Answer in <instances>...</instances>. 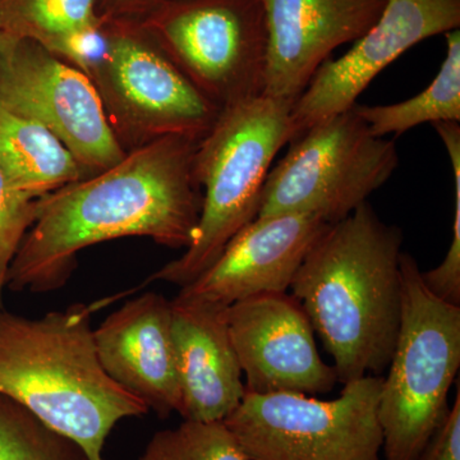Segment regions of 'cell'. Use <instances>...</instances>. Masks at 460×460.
<instances>
[{"label": "cell", "mask_w": 460, "mask_h": 460, "mask_svg": "<svg viewBox=\"0 0 460 460\" xmlns=\"http://www.w3.org/2000/svg\"><path fill=\"white\" fill-rule=\"evenodd\" d=\"M38 199L16 189L0 169V308H4L9 268L35 222Z\"/></svg>", "instance_id": "23"}, {"label": "cell", "mask_w": 460, "mask_h": 460, "mask_svg": "<svg viewBox=\"0 0 460 460\" xmlns=\"http://www.w3.org/2000/svg\"><path fill=\"white\" fill-rule=\"evenodd\" d=\"M140 460L248 459L223 420H184L178 428L156 432Z\"/></svg>", "instance_id": "21"}, {"label": "cell", "mask_w": 460, "mask_h": 460, "mask_svg": "<svg viewBox=\"0 0 460 460\" xmlns=\"http://www.w3.org/2000/svg\"><path fill=\"white\" fill-rule=\"evenodd\" d=\"M91 311L75 304L30 319L0 308V394L77 444L87 460H104L114 426L148 408L100 365Z\"/></svg>", "instance_id": "3"}, {"label": "cell", "mask_w": 460, "mask_h": 460, "mask_svg": "<svg viewBox=\"0 0 460 460\" xmlns=\"http://www.w3.org/2000/svg\"><path fill=\"white\" fill-rule=\"evenodd\" d=\"M447 56L438 75L419 95L392 105L363 107L354 111L377 137L410 131L425 123L460 122V31L445 33Z\"/></svg>", "instance_id": "19"}, {"label": "cell", "mask_w": 460, "mask_h": 460, "mask_svg": "<svg viewBox=\"0 0 460 460\" xmlns=\"http://www.w3.org/2000/svg\"><path fill=\"white\" fill-rule=\"evenodd\" d=\"M269 172L256 217L313 215L334 224L367 202L398 168L394 142L354 111L310 127Z\"/></svg>", "instance_id": "6"}, {"label": "cell", "mask_w": 460, "mask_h": 460, "mask_svg": "<svg viewBox=\"0 0 460 460\" xmlns=\"http://www.w3.org/2000/svg\"><path fill=\"white\" fill-rule=\"evenodd\" d=\"M93 81L127 122L146 131L150 140L183 136L201 141L222 111L165 51L131 32L105 33Z\"/></svg>", "instance_id": "10"}, {"label": "cell", "mask_w": 460, "mask_h": 460, "mask_svg": "<svg viewBox=\"0 0 460 460\" xmlns=\"http://www.w3.org/2000/svg\"><path fill=\"white\" fill-rule=\"evenodd\" d=\"M401 323L378 398L384 460L419 456L449 411L460 367V305L436 296L408 253L401 256Z\"/></svg>", "instance_id": "5"}, {"label": "cell", "mask_w": 460, "mask_h": 460, "mask_svg": "<svg viewBox=\"0 0 460 460\" xmlns=\"http://www.w3.org/2000/svg\"><path fill=\"white\" fill-rule=\"evenodd\" d=\"M387 0H262L265 84L262 95L295 105L330 54L368 31Z\"/></svg>", "instance_id": "14"}, {"label": "cell", "mask_w": 460, "mask_h": 460, "mask_svg": "<svg viewBox=\"0 0 460 460\" xmlns=\"http://www.w3.org/2000/svg\"><path fill=\"white\" fill-rule=\"evenodd\" d=\"M432 126L440 136L452 164L456 206L449 250L438 268L422 271V279L436 296L447 304L460 305V126L456 122L436 123Z\"/></svg>", "instance_id": "22"}, {"label": "cell", "mask_w": 460, "mask_h": 460, "mask_svg": "<svg viewBox=\"0 0 460 460\" xmlns=\"http://www.w3.org/2000/svg\"><path fill=\"white\" fill-rule=\"evenodd\" d=\"M199 142L154 138L118 164L39 199L35 222L9 268L8 289H60L81 251L111 239L148 237L165 247H189L202 202L193 174Z\"/></svg>", "instance_id": "1"}, {"label": "cell", "mask_w": 460, "mask_h": 460, "mask_svg": "<svg viewBox=\"0 0 460 460\" xmlns=\"http://www.w3.org/2000/svg\"><path fill=\"white\" fill-rule=\"evenodd\" d=\"M12 39H9L5 32L3 31L2 27H0V51L7 49L8 47H11L12 44H14Z\"/></svg>", "instance_id": "25"}, {"label": "cell", "mask_w": 460, "mask_h": 460, "mask_svg": "<svg viewBox=\"0 0 460 460\" xmlns=\"http://www.w3.org/2000/svg\"><path fill=\"white\" fill-rule=\"evenodd\" d=\"M93 341L100 365L118 385L160 417L180 413L181 395L172 337V302L147 292L109 314Z\"/></svg>", "instance_id": "15"}, {"label": "cell", "mask_w": 460, "mask_h": 460, "mask_svg": "<svg viewBox=\"0 0 460 460\" xmlns=\"http://www.w3.org/2000/svg\"><path fill=\"white\" fill-rule=\"evenodd\" d=\"M117 2H131V0H117Z\"/></svg>", "instance_id": "26"}, {"label": "cell", "mask_w": 460, "mask_h": 460, "mask_svg": "<svg viewBox=\"0 0 460 460\" xmlns=\"http://www.w3.org/2000/svg\"><path fill=\"white\" fill-rule=\"evenodd\" d=\"M459 26L460 0H387L374 26L343 57L326 60L296 100L293 140L352 109L374 78L414 45Z\"/></svg>", "instance_id": "11"}, {"label": "cell", "mask_w": 460, "mask_h": 460, "mask_svg": "<svg viewBox=\"0 0 460 460\" xmlns=\"http://www.w3.org/2000/svg\"><path fill=\"white\" fill-rule=\"evenodd\" d=\"M381 380L349 381L332 401L246 390L223 422L248 460H381Z\"/></svg>", "instance_id": "7"}, {"label": "cell", "mask_w": 460, "mask_h": 460, "mask_svg": "<svg viewBox=\"0 0 460 460\" xmlns=\"http://www.w3.org/2000/svg\"><path fill=\"white\" fill-rule=\"evenodd\" d=\"M77 444L48 428L13 399L0 394V460H81Z\"/></svg>", "instance_id": "20"}, {"label": "cell", "mask_w": 460, "mask_h": 460, "mask_svg": "<svg viewBox=\"0 0 460 460\" xmlns=\"http://www.w3.org/2000/svg\"><path fill=\"white\" fill-rule=\"evenodd\" d=\"M292 108L260 95L220 111L193 159L195 180L205 193L192 242L180 259L145 284L189 286L217 261L239 230L256 219L272 160L293 141Z\"/></svg>", "instance_id": "4"}, {"label": "cell", "mask_w": 460, "mask_h": 460, "mask_svg": "<svg viewBox=\"0 0 460 460\" xmlns=\"http://www.w3.org/2000/svg\"><path fill=\"white\" fill-rule=\"evenodd\" d=\"M172 337L184 420L220 422L246 394L224 310L172 299Z\"/></svg>", "instance_id": "16"}, {"label": "cell", "mask_w": 460, "mask_h": 460, "mask_svg": "<svg viewBox=\"0 0 460 460\" xmlns=\"http://www.w3.org/2000/svg\"><path fill=\"white\" fill-rule=\"evenodd\" d=\"M0 169L16 189L36 199L89 177L53 133L2 104Z\"/></svg>", "instance_id": "18"}, {"label": "cell", "mask_w": 460, "mask_h": 460, "mask_svg": "<svg viewBox=\"0 0 460 460\" xmlns=\"http://www.w3.org/2000/svg\"><path fill=\"white\" fill-rule=\"evenodd\" d=\"M81 460H87L86 458L81 459Z\"/></svg>", "instance_id": "27"}, {"label": "cell", "mask_w": 460, "mask_h": 460, "mask_svg": "<svg viewBox=\"0 0 460 460\" xmlns=\"http://www.w3.org/2000/svg\"><path fill=\"white\" fill-rule=\"evenodd\" d=\"M155 29L172 62L220 109L262 95V0H169Z\"/></svg>", "instance_id": "8"}, {"label": "cell", "mask_w": 460, "mask_h": 460, "mask_svg": "<svg viewBox=\"0 0 460 460\" xmlns=\"http://www.w3.org/2000/svg\"><path fill=\"white\" fill-rule=\"evenodd\" d=\"M0 27L12 40L36 42L90 78L105 47L95 0H0Z\"/></svg>", "instance_id": "17"}, {"label": "cell", "mask_w": 460, "mask_h": 460, "mask_svg": "<svg viewBox=\"0 0 460 460\" xmlns=\"http://www.w3.org/2000/svg\"><path fill=\"white\" fill-rule=\"evenodd\" d=\"M329 226L313 215L256 217L174 299L226 310L251 296L287 293L308 251Z\"/></svg>", "instance_id": "13"}, {"label": "cell", "mask_w": 460, "mask_h": 460, "mask_svg": "<svg viewBox=\"0 0 460 460\" xmlns=\"http://www.w3.org/2000/svg\"><path fill=\"white\" fill-rule=\"evenodd\" d=\"M402 234L368 202L314 242L292 281L338 383L380 376L394 352L402 311Z\"/></svg>", "instance_id": "2"}, {"label": "cell", "mask_w": 460, "mask_h": 460, "mask_svg": "<svg viewBox=\"0 0 460 460\" xmlns=\"http://www.w3.org/2000/svg\"><path fill=\"white\" fill-rule=\"evenodd\" d=\"M0 104L53 133L89 177L126 156L93 81L36 42L0 51Z\"/></svg>", "instance_id": "9"}, {"label": "cell", "mask_w": 460, "mask_h": 460, "mask_svg": "<svg viewBox=\"0 0 460 460\" xmlns=\"http://www.w3.org/2000/svg\"><path fill=\"white\" fill-rule=\"evenodd\" d=\"M224 317L247 392L319 394L338 383L334 367L321 358L313 325L295 296H251L226 307Z\"/></svg>", "instance_id": "12"}, {"label": "cell", "mask_w": 460, "mask_h": 460, "mask_svg": "<svg viewBox=\"0 0 460 460\" xmlns=\"http://www.w3.org/2000/svg\"><path fill=\"white\" fill-rule=\"evenodd\" d=\"M414 460H460V386L441 425Z\"/></svg>", "instance_id": "24"}]
</instances>
